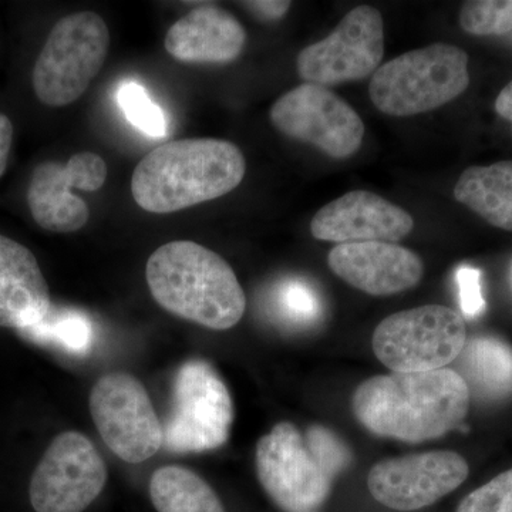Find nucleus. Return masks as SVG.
I'll return each mask as SVG.
<instances>
[{"mask_svg": "<svg viewBox=\"0 0 512 512\" xmlns=\"http://www.w3.org/2000/svg\"><path fill=\"white\" fill-rule=\"evenodd\" d=\"M409 212L370 191H350L316 212L311 222L313 237L319 241L399 242L413 231Z\"/></svg>", "mask_w": 512, "mask_h": 512, "instance_id": "15", "label": "nucleus"}, {"mask_svg": "<svg viewBox=\"0 0 512 512\" xmlns=\"http://www.w3.org/2000/svg\"><path fill=\"white\" fill-rule=\"evenodd\" d=\"M146 278L161 308L204 328H234L247 309L234 269L197 242H168L156 249L148 258Z\"/></svg>", "mask_w": 512, "mask_h": 512, "instance_id": "3", "label": "nucleus"}, {"mask_svg": "<svg viewBox=\"0 0 512 512\" xmlns=\"http://www.w3.org/2000/svg\"><path fill=\"white\" fill-rule=\"evenodd\" d=\"M454 198L493 227L512 232V161L467 168Z\"/></svg>", "mask_w": 512, "mask_h": 512, "instance_id": "20", "label": "nucleus"}, {"mask_svg": "<svg viewBox=\"0 0 512 512\" xmlns=\"http://www.w3.org/2000/svg\"><path fill=\"white\" fill-rule=\"evenodd\" d=\"M245 173L244 154L231 141L188 138L148 153L134 170L131 192L144 211L171 214L224 197Z\"/></svg>", "mask_w": 512, "mask_h": 512, "instance_id": "2", "label": "nucleus"}, {"mask_svg": "<svg viewBox=\"0 0 512 512\" xmlns=\"http://www.w3.org/2000/svg\"><path fill=\"white\" fill-rule=\"evenodd\" d=\"M279 306L286 318L308 323L318 318L320 303L316 293L301 281H289L279 291Z\"/></svg>", "mask_w": 512, "mask_h": 512, "instance_id": "27", "label": "nucleus"}, {"mask_svg": "<svg viewBox=\"0 0 512 512\" xmlns=\"http://www.w3.org/2000/svg\"><path fill=\"white\" fill-rule=\"evenodd\" d=\"M460 26L474 36H500L512 30V0L467 2L460 12Z\"/></svg>", "mask_w": 512, "mask_h": 512, "instance_id": "23", "label": "nucleus"}, {"mask_svg": "<svg viewBox=\"0 0 512 512\" xmlns=\"http://www.w3.org/2000/svg\"><path fill=\"white\" fill-rule=\"evenodd\" d=\"M256 473L265 493L284 512H320L332 491V478L288 421L276 424L259 439Z\"/></svg>", "mask_w": 512, "mask_h": 512, "instance_id": "10", "label": "nucleus"}, {"mask_svg": "<svg viewBox=\"0 0 512 512\" xmlns=\"http://www.w3.org/2000/svg\"><path fill=\"white\" fill-rule=\"evenodd\" d=\"M107 173L106 161L94 153L74 154L66 164L46 161L37 165L28 188L33 220L57 234L79 231L89 221L90 212L72 190L97 191L106 183Z\"/></svg>", "mask_w": 512, "mask_h": 512, "instance_id": "14", "label": "nucleus"}, {"mask_svg": "<svg viewBox=\"0 0 512 512\" xmlns=\"http://www.w3.org/2000/svg\"><path fill=\"white\" fill-rule=\"evenodd\" d=\"M457 512H512V468L468 494Z\"/></svg>", "mask_w": 512, "mask_h": 512, "instance_id": "26", "label": "nucleus"}, {"mask_svg": "<svg viewBox=\"0 0 512 512\" xmlns=\"http://www.w3.org/2000/svg\"><path fill=\"white\" fill-rule=\"evenodd\" d=\"M242 5L258 18L278 20L284 18L286 12L291 9L292 3L282 2V0H259V2H242Z\"/></svg>", "mask_w": 512, "mask_h": 512, "instance_id": "29", "label": "nucleus"}, {"mask_svg": "<svg viewBox=\"0 0 512 512\" xmlns=\"http://www.w3.org/2000/svg\"><path fill=\"white\" fill-rule=\"evenodd\" d=\"M383 56L382 13L372 6H357L328 37L299 53L296 69L305 83L335 86L375 74Z\"/></svg>", "mask_w": 512, "mask_h": 512, "instance_id": "11", "label": "nucleus"}, {"mask_svg": "<svg viewBox=\"0 0 512 512\" xmlns=\"http://www.w3.org/2000/svg\"><path fill=\"white\" fill-rule=\"evenodd\" d=\"M495 111L498 116L503 117L511 124L512 130V82L508 83L498 94L497 100H495Z\"/></svg>", "mask_w": 512, "mask_h": 512, "instance_id": "31", "label": "nucleus"}, {"mask_svg": "<svg viewBox=\"0 0 512 512\" xmlns=\"http://www.w3.org/2000/svg\"><path fill=\"white\" fill-rule=\"evenodd\" d=\"M269 117L286 137L311 144L335 160L355 156L365 137L356 110L318 84L303 83L279 97Z\"/></svg>", "mask_w": 512, "mask_h": 512, "instance_id": "9", "label": "nucleus"}, {"mask_svg": "<svg viewBox=\"0 0 512 512\" xmlns=\"http://www.w3.org/2000/svg\"><path fill=\"white\" fill-rule=\"evenodd\" d=\"M117 100L127 120L150 137H164L167 121L163 110L150 99L146 89L138 83H126L120 87Z\"/></svg>", "mask_w": 512, "mask_h": 512, "instance_id": "24", "label": "nucleus"}, {"mask_svg": "<svg viewBox=\"0 0 512 512\" xmlns=\"http://www.w3.org/2000/svg\"><path fill=\"white\" fill-rule=\"evenodd\" d=\"M234 403L214 367L185 362L175 375L173 403L163 424V447L175 454L202 453L227 443Z\"/></svg>", "mask_w": 512, "mask_h": 512, "instance_id": "7", "label": "nucleus"}, {"mask_svg": "<svg viewBox=\"0 0 512 512\" xmlns=\"http://www.w3.org/2000/svg\"><path fill=\"white\" fill-rule=\"evenodd\" d=\"M306 446L319 467L335 480L352 463V453L333 431L322 426H313L306 431Z\"/></svg>", "mask_w": 512, "mask_h": 512, "instance_id": "25", "label": "nucleus"}, {"mask_svg": "<svg viewBox=\"0 0 512 512\" xmlns=\"http://www.w3.org/2000/svg\"><path fill=\"white\" fill-rule=\"evenodd\" d=\"M19 332L32 342L55 346L74 356L87 355L93 345L92 322L84 313L73 309L52 306L42 322Z\"/></svg>", "mask_w": 512, "mask_h": 512, "instance_id": "22", "label": "nucleus"}, {"mask_svg": "<svg viewBox=\"0 0 512 512\" xmlns=\"http://www.w3.org/2000/svg\"><path fill=\"white\" fill-rule=\"evenodd\" d=\"M456 372L470 396L484 402H501L512 396V348L494 338L467 340L457 357Z\"/></svg>", "mask_w": 512, "mask_h": 512, "instance_id": "19", "label": "nucleus"}, {"mask_svg": "<svg viewBox=\"0 0 512 512\" xmlns=\"http://www.w3.org/2000/svg\"><path fill=\"white\" fill-rule=\"evenodd\" d=\"M90 413L106 446L126 463H143L163 447V424L146 387L128 373H110L94 384Z\"/></svg>", "mask_w": 512, "mask_h": 512, "instance_id": "8", "label": "nucleus"}, {"mask_svg": "<svg viewBox=\"0 0 512 512\" xmlns=\"http://www.w3.org/2000/svg\"><path fill=\"white\" fill-rule=\"evenodd\" d=\"M461 311L468 319L477 318L485 311L481 289V271L473 266H460L456 274Z\"/></svg>", "mask_w": 512, "mask_h": 512, "instance_id": "28", "label": "nucleus"}, {"mask_svg": "<svg viewBox=\"0 0 512 512\" xmlns=\"http://www.w3.org/2000/svg\"><path fill=\"white\" fill-rule=\"evenodd\" d=\"M106 481V464L92 441L79 431H64L37 464L30 503L36 512H83Z\"/></svg>", "mask_w": 512, "mask_h": 512, "instance_id": "12", "label": "nucleus"}, {"mask_svg": "<svg viewBox=\"0 0 512 512\" xmlns=\"http://www.w3.org/2000/svg\"><path fill=\"white\" fill-rule=\"evenodd\" d=\"M467 461L454 451H429L375 464L367 487L377 503L396 511L430 507L467 480Z\"/></svg>", "mask_w": 512, "mask_h": 512, "instance_id": "13", "label": "nucleus"}, {"mask_svg": "<svg viewBox=\"0 0 512 512\" xmlns=\"http://www.w3.org/2000/svg\"><path fill=\"white\" fill-rule=\"evenodd\" d=\"M245 42L247 32L234 15L218 6H198L168 29L164 45L180 62L224 64L241 55Z\"/></svg>", "mask_w": 512, "mask_h": 512, "instance_id": "17", "label": "nucleus"}, {"mask_svg": "<svg viewBox=\"0 0 512 512\" xmlns=\"http://www.w3.org/2000/svg\"><path fill=\"white\" fill-rule=\"evenodd\" d=\"M467 343L463 316L424 305L387 316L373 333V352L394 373L433 372L456 362Z\"/></svg>", "mask_w": 512, "mask_h": 512, "instance_id": "6", "label": "nucleus"}, {"mask_svg": "<svg viewBox=\"0 0 512 512\" xmlns=\"http://www.w3.org/2000/svg\"><path fill=\"white\" fill-rule=\"evenodd\" d=\"M470 399L467 384L446 367L367 379L355 390L352 407L373 434L421 443L456 430L466 419Z\"/></svg>", "mask_w": 512, "mask_h": 512, "instance_id": "1", "label": "nucleus"}, {"mask_svg": "<svg viewBox=\"0 0 512 512\" xmlns=\"http://www.w3.org/2000/svg\"><path fill=\"white\" fill-rule=\"evenodd\" d=\"M109 47V28L97 13L80 12L60 19L33 67L37 99L50 107L79 100L103 67Z\"/></svg>", "mask_w": 512, "mask_h": 512, "instance_id": "5", "label": "nucleus"}, {"mask_svg": "<svg viewBox=\"0 0 512 512\" xmlns=\"http://www.w3.org/2000/svg\"><path fill=\"white\" fill-rule=\"evenodd\" d=\"M13 143V124L8 116L0 113V177L8 168L10 148Z\"/></svg>", "mask_w": 512, "mask_h": 512, "instance_id": "30", "label": "nucleus"}, {"mask_svg": "<svg viewBox=\"0 0 512 512\" xmlns=\"http://www.w3.org/2000/svg\"><path fill=\"white\" fill-rule=\"evenodd\" d=\"M329 268L346 284L373 296H390L419 285L420 256L392 242H350L330 251Z\"/></svg>", "mask_w": 512, "mask_h": 512, "instance_id": "16", "label": "nucleus"}, {"mask_svg": "<svg viewBox=\"0 0 512 512\" xmlns=\"http://www.w3.org/2000/svg\"><path fill=\"white\" fill-rule=\"evenodd\" d=\"M50 308L49 285L36 256L0 234V328H32Z\"/></svg>", "mask_w": 512, "mask_h": 512, "instance_id": "18", "label": "nucleus"}, {"mask_svg": "<svg viewBox=\"0 0 512 512\" xmlns=\"http://www.w3.org/2000/svg\"><path fill=\"white\" fill-rule=\"evenodd\" d=\"M150 497L158 512H225L211 485L185 467L158 468L150 480Z\"/></svg>", "mask_w": 512, "mask_h": 512, "instance_id": "21", "label": "nucleus"}, {"mask_svg": "<svg viewBox=\"0 0 512 512\" xmlns=\"http://www.w3.org/2000/svg\"><path fill=\"white\" fill-rule=\"evenodd\" d=\"M468 56L460 47L434 43L384 63L370 80L376 109L393 117H410L439 109L466 92Z\"/></svg>", "mask_w": 512, "mask_h": 512, "instance_id": "4", "label": "nucleus"}]
</instances>
